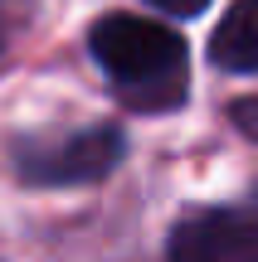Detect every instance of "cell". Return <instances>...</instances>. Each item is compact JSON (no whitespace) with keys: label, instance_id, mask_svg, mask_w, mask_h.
<instances>
[{"label":"cell","instance_id":"6da1fadb","mask_svg":"<svg viewBox=\"0 0 258 262\" xmlns=\"http://www.w3.org/2000/svg\"><path fill=\"white\" fill-rule=\"evenodd\" d=\"M88 49L117 88L136 93L132 102H175L185 88V39L161 19L103 15L88 34Z\"/></svg>","mask_w":258,"mask_h":262},{"label":"cell","instance_id":"7a4b0ae2","mask_svg":"<svg viewBox=\"0 0 258 262\" xmlns=\"http://www.w3.org/2000/svg\"><path fill=\"white\" fill-rule=\"evenodd\" d=\"M127 141L117 126H93V131H73L64 141H39V146H19L15 165L25 175V185H93V180L112 175V165L122 160Z\"/></svg>","mask_w":258,"mask_h":262},{"label":"cell","instance_id":"3957f363","mask_svg":"<svg viewBox=\"0 0 258 262\" xmlns=\"http://www.w3.org/2000/svg\"><path fill=\"white\" fill-rule=\"evenodd\" d=\"M171 262H258V219L234 209H205L171 228Z\"/></svg>","mask_w":258,"mask_h":262},{"label":"cell","instance_id":"277c9868","mask_svg":"<svg viewBox=\"0 0 258 262\" xmlns=\"http://www.w3.org/2000/svg\"><path fill=\"white\" fill-rule=\"evenodd\" d=\"M210 58L224 73H258V0H234L210 34Z\"/></svg>","mask_w":258,"mask_h":262},{"label":"cell","instance_id":"5b68a950","mask_svg":"<svg viewBox=\"0 0 258 262\" xmlns=\"http://www.w3.org/2000/svg\"><path fill=\"white\" fill-rule=\"evenodd\" d=\"M234 126L244 131V136H253L258 141V97H244V102H234Z\"/></svg>","mask_w":258,"mask_h":262},{"label":"cell","instance_id":"8992f818","mask_svg":"<svg viewBox=\"0 0 258 262\" xmlns=\"http://www.w3.org/2000/svg\"><path fill=\"white\" fill-rule=\"evenodd\" d=\"M156 10H161V15H175V19H185V15H200L205 5H210V0H151Z\"/></svg>","mask_w":258,"mask_h":262},{"label":"cell","instance_id":"52a82bcc","mask_svg":"<svg viewBox=\"0 0 258 262\" xmlns=\"http://www.w3.org/2000/svg\"><path fill=\"white\" fill-rule=\"evenodd\" d=\"M0 49H5V19H0Z\"/></svg>","mask_w":258,"mask_h":262}]
</instances>
